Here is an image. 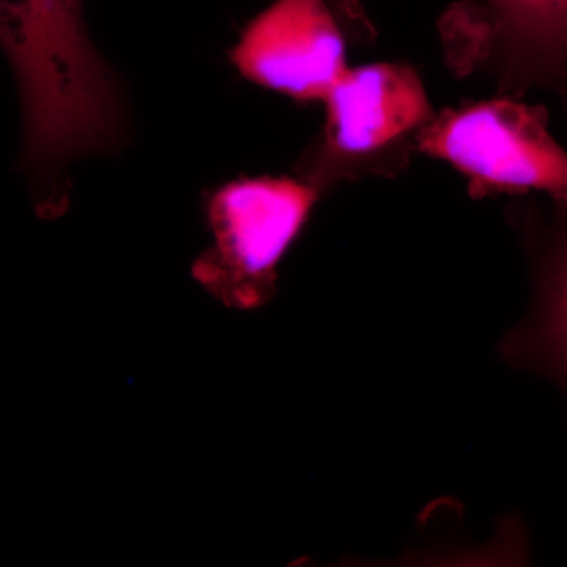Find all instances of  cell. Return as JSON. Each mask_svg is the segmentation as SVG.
I'll use <instances>...</instances> for the list:
<instances>
[{"label": "cell", "mask_w": 567, "mask_h": 567, "mask_svg": "<svg viewBox=\"0 0 567 567\" xmlns=\"http://www.w3.org/2000/svg\"><path fill=\"white\" fill-rule=\"evenodd\" d=\"M336 17L341 21L342 28L347 33H364L371 31L368 18H365L363 3L361 0H327Z\"/></svg>", "instance_id": "8"}, {"label": "cell", "mask_w": 567, "mask_h": 567, "mask_svg": "<svg viewBox=\"0 0 567 567\" xmlns=\"http://www.w3.org/2000/svg\"><path fill=\"white\" fill-rule=\"evenodd\" d=\"M344 32L327 0H276L246 25L230 59L248 81L323 102L347 70Z\"/></svg>", "instance_id": "6"}, {"label": "cell", "mask_w": 567, "mask_h": 567, "mask_svg": "<svg viewBox=\"0 0 567 567\" xmlns=\"http://www.w3.org/2000/svg\"><path fill=\"white\" fill-rule=\"evenodd\" d=\"M0 51L20 92V167L41 218L70 205L71 164L125 137L117 81L93 47L82 0H0Z\"/></svg>", "instance_id": "1"}, {"label": "cell", "mask_w": 567, "mask_h": 567, "mask_svg": "<svg viewBox=\"0 0 567 567\" xmlns=\"http://www.w3.org/2000/svg\"><path fill=\"white\" fill-rule=\"evenodd\" d=\"M319 196L311 183L289 177L240 178L215 189L205 204L212 245L193 264L194 281L226 308H262Z\"/></svg>", "instance_id": "2"}, {"label": "cell", "mask_w": 567, "mask_h": 567, "mask_svg": "<svg viewBox=\"0 0 567 567\" xmlns=\"http://www.w3.org/2000/svg\"><path fill=\"white\" fill-rule=\"evenodd\" d=\"M540 260L532 311L507 334L511 363L546 375L567 394V204Z\"/></svg>", "instance_id": "7"}, {"label": "cell", "mask_w": 567, "mask_h": 567, "mask_svg": "<svg viewBox=\"0 0 567 567\" xmlns=\"http://www.w3.org/2000/svg\"><path fill=\"white\" fill-rule=\"evenodd\" d=\"M442 35L453 65L488 69L511 91L567 85V0H462Z\"/></svg>", "instance_id": "5"}, {"label": "cell", "mask_w": 567, "mask_h": 567, "mask_svg": "<svg viewBox=\"0 0 567 567\" xmlns=\"http://www.w3.org/2000/svg\"><path fill=\"white\" fill-rule=\"evenodd\" d=\"M323 103V132L298 167L320 194L342 178L401 169L432 121L420 78L398 63L347 69Z\"/></svg>", "instance_id": "3"}, {"label": "cell", "mask_w": 567, "mask_h": 567, "mask_svg": "<svg viewBox=\"0 0 567 567\" xmlns=\"http://www.w3.org/2000/svg\"><path fill=\"white\" fill-rule=\"evenodd\" d=\"M417 151L453 164L472 196L537 192L567 204V152L543 107L496 99L445 111L427 123Z\"/></svg>", "instance_id": "4"}]
</instances>
